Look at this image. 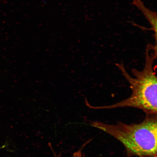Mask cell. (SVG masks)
Wrapping results in <instances>:
<instances>
[{
  "label": "cell",
  "mask_w": 157,
  "mask_h": 157,
  "mask_svg": "<svg viewBox=\"0 0 157 157\" xmlns=\"http://www.w3.org/2000/svg\"><path fill=\"white\" fill-rule=\"evenodd\" d=\"M157 157V154L151 156H148L146 157Z\"/></svg>",
  "instance_id": "obj_6"
},
{
  "label": "cell",
  "mask_w": 157,
  "mask_h": 157,
  "mask_svg": "<svg viewBox=\"0 0 157 157\" xmlns=\"http://www.w3.org/2000/svg\"><path fill=\"white\" fill-rule=\"evenodd\" d=\"M132 3L133 5L142 11L150 23L152 27L151 30L154 32V37L157 44V13L147 8L141 0H133Z\"/></svg>",
  "instance_id": "obj_3"
},
{
  "label": "cell",
  "mask_w": 157,
  "mask_h": 157,
  "mask_svg": "<svg viewBox=\"0 0 157 157\" xmlns=\"http://www.w3.org/2000/svg\"><path fill=\"white\" fill-rule=\"evenodd\" d=\"M71 157H82L81 151L79 150L78 151L75 153L73 156Z\"/></svg>",
  "instance_id": "obj_4"
},
{
  "label": "cell",
  "mask_w": 157,
  "mask_h": 157,
  "mask_svg": "<svg viewBox=\"0 0 157 157\" xmlns=\"http://www.w3.org/2000/svg\"><path fill=\"white\" fill-rule=\"evenodd\" d=\"M156 58L157 44H148L146 47L144 67L142 71L133 69L134 77L128 73L123 63L116 64L130 86L131 95L113 105L93 106L87 103L88 106L94 109L131 107L142 110L146 115L157 114L156 66L154 65Z\"/></svg>",
  "instance_id": "obj_1"
},
{
  "label": "cell",
  "mask_w": 157,
  "mask_h": 157,
  "mask_svg": "<svg viewBox=\"0 0 157 157\" xmlns=\"http://www.w3.org/2000/svg\"><path fill=\"white\" fill-rule=\"evenodd\" d=\"M91 125L115 137L126 149L128 157H144L157 154V114L146 115L138 124H116L93 121Z\"/></svg>",
  "instance_id": "obj_2"
},
{
  "label": "cell",
  "mask_w": 157,
  "mask_h": 157,
  "mask_svg": "<svg viewBox=\"0 0 157 157\" xmlns=\"http://www.w3.org/2000/svg\"><path fill=\"white\" fill-rule=\"evenodd\" d=\"M48 145H49V147H50V148H51V150H52V152H53V153L54 157H60L61 154H60L59 155H58V156L56 154V153H55V152H54V150L53 149L52 147V145H51V143H49L48 144Z\"/></svg>",
  "instance_id": "obj_5"
},
{
  "label": "cell",
  "mask_w": 157,
  "mask_h": 157,
  "mask_svg": "<svg viewBox=\"0 0 157 157\" xmlns=\"http://www.w3.org/2000/svg\"></svg>",
  "instance_id": "obj_7"
}]
</instances>
